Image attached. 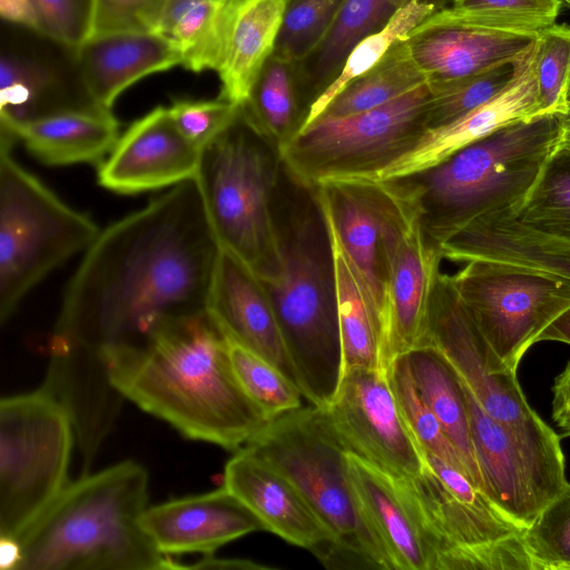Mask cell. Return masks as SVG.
<instances>
[{"label":"cell","instance_id":"obj_1","mask_svg":"<svg viewBox=\"0 0 570 570\" xmlns=\"http://www.w3.org/2000/svg\"><path fill=\"white\" fill-rule=\"evenodd\" d=\"M85 252L63 294L41 386L92 410L118 396L107 354L144 345L170 320L206 312L219 244L191 179L110 224Z\"/></svg>","mask_w":570,"mask_h":570},{"label":"cell","instance_id":"obj_2","mask_svg":"<svg viewBox=\"0 0 570 570\" xmlns=\"http://www.w3.org/2000/svg\"><path fill=\"white\" fill-rule=\"evenodd\" d=\"M104 362L125 400L186 439L236 452L271 421L238 383L207 312L170 320L144 345Z\"/></svg>","mask_w":570,"mask_h":570},{"label":"cell","instance_id":"obj_3","mask_svg":"<svg viewBox=\"0 0 570 570\" xmlns=\"http://www.w3.org/2000/svg\"><path fill=\"white\" fill-rule=\"evenodd\" d=\"M273 210L277 258L257 276L272 301L304 397L324 407L344 374L328 224L316 188L298 183L283 164Z\"/></svg>","mask_w":570,"mask_h":570},{"label":"cell","instance_id":"obj_4","mask_svg":"<svg viewBox=\"0 0 570 570\" xmlns=\"http://www.w3.org/2000/svg\"><path fill=\"white\" fill-rule=\"evenodd\" d=\"M148 489L147 470L132 460L83 473L18 538L19 570L185 569L140 523Z\"/></svg>","mask_w":570,"mask_h":570},{"label":"cell","instance_id":"obj_5","mask_svg":"<svg viewBox=\"0 0 570 570\" xmlns=\"http://www.w3.org/2000/svg\"><path fill=\"white\" fill-rule=\"evenodd\" d=\"M561 115L507 124L423 171L393 179L441 246L478 217L513 206L530 191L560 145Z\"/></svg>","mask_w":570,"mask_h":570},{"label":"cell","instance_id":"obj_6","mask_svg":"<svg viewBox=\"0 0 570 570\" xmlns=\"http://www.w3.org/2000/svg\"><path fill=\"white\" fill-rule=\"evenodd\" d=\"M245 446L297 488L330 532L333 552L325 568L394 570L351 480L350 450L324 407L311 404L274 417Z\"/></svg>","mask_w":570,"mask_h":570},{"label":"cell","instance_id":"obj_7","mask_svg":"<svg viewBox=\"0 0 570 570\" xmlns=\"http://www.w3.org/2000/svg\"><path fill=\"white\" fill-rule=\"evenodd\" d=\"M282 171L278 149L259 136L242 112L200 153L195 177L219 244L256 275L277 258L274 196Z\"/></svg>","mask_w":570,"mask_h":570},{"label":"cell","instance_id":"obj_8","mask_svg":"<svg viewBox=\"0 0 570 570\" xmlns=\"http://www.w3.org/2000/svg\"><path fill=\"white\" fill-rule=\"evenodd\" d=\"M423 452V471L399 483L433 558V570H534L524 528L461 471Z\"/></svg>","mask_w":570,"mask_h":570},{"label":"cell","instance_id":"obj_9","mask_svg":"<svg viewBox=\"0 0 570 570\" xmlns=\"http://www.w3.org/2000/svg\"><path fill=\"white\" fill-rule=\"evenodd\" d=\"M0 144V322L51 271L98 237L94 219L60 199Z\"/></svg>","mask_w":570,"mask_h":570},{"label":"cell","instance_id":"obj_10","mask_svg":"<svg viewBox=\"0 0 570 570\" xmlns=\"http://www.w3.org/2000/svg\"><path fill=\"white\" fill-rule=\"evenodd\" d=\"M431 99L426 81L374 109L321 116L279 147L282 164L308 187L335 179H375L428 130Z\"/></svg>","mask_w":570,"mask_h":570},{"label":"cell","instance_id":"obj_11","mask_svg":"<svg viewBox=\"0 0 570 570\" xmlns=\"http://www.w3.org/2000/svg\"><path fill=\"white\" fill-rule=\"evenodd\" d=\"M68 411L39 387L0 402V535L19 538L67 485L73 440Z\"/></svg>","mask_w":570,"mask_h":570},{"label":"cell","instance_id":"obj_12","mask_svg":"<svg viewBox=\"0 0 570 570\" xmlns=\"http://www.w3.org/2000/svg\"><path fill=\"white\" fill-rule=\"evenodd\" d=\"M451 282L502 364L517 372L540 333L570 307V278L491 259H471Z\"/></svg>","mask_w":570,"mask_h":570},{"label":"cell","instance_id":"obj_13","mask_svg":"<svg viewBox=\"0 0 570 570\" xmlns=\"http://www.w3.org/2000/svg\"><path fill=\"white\" fill-rule=\"evenodd\" d=\"M363 180L377 216L386 263L385 354L424 344L428 314L440 274V247L423 232L414 206L393 180Z\"/></svg>","mask_w":570,"mask_h":570},{"label":"cell","instance_id":"obj_14","mask_svg":"<svg viewBox=\"0 0 570 570\" xmlns=\"http://www.w3.org/2000/svg\"><path fill=\"white\" fill-rule=\"evenodd\" d=\"M463 383L482 491L525 529L569 485L560 436L529 434L500 423Z\"/></svg>","mask_w":570,"mask_h":570},{"label":"cell","instance_id":"obj_15","mask_svg":"<svg viewBox=\"0 0 570 570\" xmlns=\"http://www.w3.org/2000/svg\"><path fill=\"white\" fill-rule=\"evenodd\" d=\"M436 347L454 366L484 411L500 423L529 434L554 431L529 405L517 377L483 337L449 274L440 272L432 293L423 345Z\"/></svg>","mask_w":570,"mask_h":570},{"label":"cell","instance_id":"obj_16","mask_svg":"<svg viewBox=\"0 0 570 570\" xmlns=\"http://www.w3.org/2000/svg\"><path fill=\"white\" fill-rule=\"evenodd\" d=\"M324 410L350 452L397 478L420 474L422 449L410 430L386 372L353 367Z\"/></svg>","mask_w":570,"mask_h":570},{"label":"cell","instance_id":"obj_17","mask_svg":"<svg viewBox=\"0 0 570 570\" xmlns=\"http://www.w3.org/2000/svg\"><path fill=\"white\" fill-rule=\"evenodd\" d=\"M36 36V35H35ZM8 38L0 55V137L18 126L60 111L97 107L90 99L76 63V50L56 42ZM99 108V107H98Z\"/></svg>","mask_w":570,"mask_h":570},{"label":"cell","instance_id":"obj_18","mask_svg":"<svg viewBox=\"0 0 570 570\" xmlns=\"http://www.w3.org/2000/svg\"><path fill=\"white\" fill-rule=\"evenodd\" d=\"M200 153L179 132L167 107L157 106L119 136L98 165L97 181L122 195L174 187L195 179Z\"/></svg>","mask_w":570,"mask_h":570},{"label":"cell","instance_id":"obj_19","mask_svg":"<svg viewBox=\"0 0 570 570\" xmlns=\"http://www.w3.org/2000/svg\"><path fill=\"white\" fill-rule=\"evenodd\" d=\"M537 37L538 33L473 24L444 8L423 20L405 41L428 81L434 82L460 79L514 62Z\"/></svg>","mask_w":570,"mask_h":570},{"label":"cell","instance_id":"obj_20","mask_svg":"<svg viewBox=\"0 0 570 570\" xmlns=\"http://www.w3.org/2000/svg\"><path fill=\"white\" fill-rule=\"evenodd\" d=\"M206 312L226 337L265 358L298 386L275 309L262 281L245 262L222 247Z\"/></svg>","mask_w":570,"mask_h":570},{"label":"cell","instance_id":"obj_21","mask_svg":"<svg viewBox=\"0 0 570 570\" xmlns=\"http://www.w3.org/2000/svg\"><path fill=\"white\" fill-rule=\"evenodd\" d=\"M224 485L263 522L265 530L311 551L326 567L333 539L297 488L253 449L234 452Z\"/></svg>","mask_w":570,"mask_h":570},{"label":"cell","instance_id":"obj_22","mask_svg":"<svg viewBox=\"0 0 570 570\" xmlns=\"http://www.w3.org/2000/svg\"><path fill=\"white\" fill-rule=\"evenodd\" d=\"M140 523L168 557L210 556L235 539L265 530L259 518L225 485L147 507Z\"/></svg>","mask_w":570,"mask_h":570},{"label":"cell","instance_id":"obj_23","mask_svg":"<svg viewBox=\"0 0 570 570\" xmlns=\"http://www.w3.org/2000/svg\"><path fill=\"white\" fill-rule=\"evenodd\" d=\"M534 43L515 61L513 78L504 89L465 116L425 130L415 145L386 166L375 180H393L423 171L507 124L540 116Z\"/></svg>","mask_w":570,"mask_h":570},{"label":"cell","instance_id":"obj_24","mask_svg":"<svg viewBox=\"0 0 570 570\" xmlns=\"http://www.w3.org/2000/svg\"><path fill=\"white\" fill-rule=\"evenodd\" d=\"M325 216L382 332L385 354L386 263L381 227L360 178L325 181L315 187Z\"/></svg>","mask_w":570,"mask_h":570},{"label":"cell","instance_id":"obj_25","mask_svg":"<svg viewBox=\"0 0 570 570\" xmlns=\"http://www.w3.org/2000/svg\"><path fill=\"white\" fill-rule=\"evenodd\" d=\"M76 63L92 102L111 110L130 86L180 66L181 58L166 35L117 32L89 36L76 50Z\"/></svg>","mask_w":570,"mask_h":570},{"label":"cell","instance_id":"obj_26","mask_svg":"<svg viewBox=\"0 0 570 570\" xmlns=\"http://www.w3.org/2000/svg\"><path fill=\"white\" fill-rule=\"evenodd\" d=\"M510 207L478 217L443 242L442 257L499 261L570 278V244L522 226Z\"/></svg>","mask_w":570,"mask_h":570},{"label":"cell","instance_id":"obj_27","mask_svg":"<svg viewBox=\"0 0 570 570\" xmlns=\"http://www.w3.org/2000/svg\"><path fill=\"white\" fill-rule=\"evenodd\" d=\"M119 121L111 110L85 108L60 111L24 122L0 142L21 141L49 166L96 164L105 160L119 138Z\"/></svg>","mask_w":570,"mask_h":570},{"label":"cell","instance_id":"obj_28","mask_svg":"<svg viewBox=\"0 0 570 570\" xmlns=\"http://www.w3.org/2000/svg\"><path fill=\"white\" fill-rule=\"evenodd\" d=\"M347 466L394 570H433L430 548L395 478L352 452L347 453Z\"/></svg>","mask_w":570,"mask_h":570},{"label":"cell","instance_id":"obj_29","mask_svg":"<svg viewBox=\"0 0 570 570\" xmlns=\"http://www.w3.org/2000/svg\"><path fill=\"white\" fill-rule=\"evenodd\" d=\"M288 0H243L217 73L219 98L243 106L274 53Z\"/></svg>","mask_w":570,"mask_h":570},{"label":"cell","instance_id":"obj_30","mask_svg":"<svg viewBox=\"0 0 570 570\" xmlns=\"http://www.w3.org/2000/svg\"><path fill=\"white\" fill-rule=\"evenodd\" d=\"M411 0H344L324 40L297 67L301 96L307 108L338 75L353 47L367 35L383 28L391 17ZM438 10L450 0H425Z\"/></svg>","mask_w":570,"mask_h":570},{"label":"cell","instance_id":"obj_31","mask_svg":"<svg viewBox=\"0 0 570 570\" xmlns=\"http://www.w3.org/2000/svg\"><path fill=\"white\" fill-rule=\"evenodd\" d=\"M403 355L419 393L459 452L471 482L482 491L462 377L450 361L432 345L417 346Z\"/></svg>","mask_w":570,"mask_h":570},{"label":"cell","instance_id":"obj_32","mask_svg":"<svg viewBox=\"0 0 570 570\" xmlns=\"http://www.w3.org/2000/svg\"><path fill=\"white\" fill-rule=\"evenodd\" d=\"M243 0H193L174 10L159 32L178 50L181 65L193 72L218 71Z\"/></svg>","mask_w":570,"mask_h":570},{"label":"cell","instance_id":"obj_33","mask_svg":"<svg viewBox=\"0 0 570 570\" xmlns=\"http://www.w3.org/2000/svg\"><path fill=\"white\" fill-rule=\"evenodd\" d=\"M240 112L259 136L279 149L296 134L306 114L296 65L272 55Z\"/></svg>","mask_w":570,"mask_h":570},{"label":"cell","instance_id":"obj_34","mask_svg":"<svg viewBox=\"0 0 570 570\" xmlns=\"http://www.w3.org/2000/svg\"><path fill=\"white\" fill-rule=\"evenodd\" d=\"M327 224L335 265L344 372L353 367H368L387 373L382 332L377 318L356 281L328 220Z\"/></svg>","mask_w":570,"mask_h":570},{"label":"cell","instance_id":"obj_35","mask_svg":"<svg viewBox=\"0 0 570 570\" xmlns=\"http://www.w3.org/2000/svg\"><path fill=\"white\" fill-rule=\"evenodd\" d=\"M405 39L395 43L370 71L348 83L321 116L342 117L374 109L426 82Z\"/></svg>","mask_w":570,"mask_h":570},{"label":"cell","instance_id":"obj_36","mask_svg":"<svg viewBox=\"0 0 570 570\" xmlns=\"http://www.w3.org/2000/svg\"><path fill=\"white\" fill-rule=\"evenodd\" d=\"M436 11L438 8L425 0H411L383 28L360 40L348 52L338 75L311 104L299 129L320 117L348 83L370 71L395 43Z\"/></svg>","mask_w":570,"mask_h":570},{"label":"cell","instance_id":"obj_37","mask_svg":"<svg viewBox=\"0 0 570 570\" xmlns=\"http://www.w3.org/2000/svg\"><path fill=\"white\" fill-rule=\"evenodd\" d=\"M510 212L522 226L570 244L569 147H557L530 191Z\"/></svg>","mask_w":570,"mask_h":570},{"label":"cell","instance_id":"obj_38","mask_svg":"<svg viewBox=\"0 0 570 570\" xmlns=\"http://www.w3.org/2000/svg\"><path fill=\"white\" fill-rule=\"evenodd\" d=\"M226 341L238 383L268 420L302 407V391L277 367L239 343Z\"/></svg>","mask_w":570,"mask_h":570},{"label":"cell","instance_id":"obj_39","mask_svg":"<svg viewBox=\"0 0 570 570\" xmlns=\"http://www.w3.org/2000/svg\"><path fill=\"white\" fill-rule=\"evenodd\" d=\"M387 376L403 416L422 451L440 458L470 480L459 452L419 393L403 354L393 360Z\"/></svg>","mask_w":570,"mask_h":570},{"label":"cell","instance_id":"obj_40","mask_svg":"<svg viewBox=\"0 0 570 570\" xmlns=\"http://www.w3.org/2000/svg\"><path fill=\"white\" fill-rule=\"evenodd\" d=\"M515 61L460 79L429 81L432 99L428 129L448 125L497 96L513 78Z\"/></svg>","mask_w":570,"mask_h":570},{"label":"cell","instance_id":"obj_41","mask_svg":"<svg viewBox=\"0 0 570 570\" xmlns=\"http://www.w3.org/2000/svg\"><path fill=\"white\" fill-rule=\"evenodd\" d=\"M561 0H453L451 11L460 19L485 28L539 33L556 23Z\"/></svg>","mask_w":570,"mask_h":570},{"label":"cell","instance_id":"obj_42","mask_svg":"<svg viewBox=\"0 0 570 570\" xmlns=\"http://www.w3.org/2000/svg\"><path fill=\"white\" fill-rule=\"evenodd\" d=\"M533 67L539 114L566 115L570 88V26L554 23L538 33Z\"/></svg>","mask_w":570,"mask_h":570},{"label":"cell","instance_id":"obj_43","mask_svg":"<svg viewBox=\"0 0 570 570\" xmlns=\"http://www.w3.org/2000/svg\"><path fill=\"white\" fill-rule=\"evenodd\" d=\"M344 0H288L274 53L298 65L324 40Z\"/></svg>","mask_w":570,"mask_h":570},{"label":"cell","instance_id":"obj_44","mask_svg":"<svg viewBox=\"0 0 570 570\" xmlns=\"http://www.w3.org/2000/svg\"><path fill=\"white\" fill-rule=\"evenodd\" d=\"M534 570H570V483L524 529Z\"/></svg>","mask_w":570,"mask_h":570},{"label":"cell","instance_id":"obj_45","mask_svg":"<svg viewBox=\"0 0 570 570\" xmlns=\"http://www.w3.org/2000/svg\"><path fill=\"white\" fill-rule=\"evenodd\" d=\"M179 132L195 147L203 149L240 115V106L223 98H175L167 107Z\"/></svg>","mask_w":570,"mask_h":570},{"label":"cell","instance_id":"obj_46","mask_svg":"<svg viewBox=\"0 0 570 570\" xmlns=\"http://www.w3.org/2000/svg\"><path fill=\"white\" fill-rule=\"evenodd\" d=\"M164 3L165 0H94L89 36L158 32Z\"/></svg>","mask_w":570,"mask_h":570},{"label":"cell","instance_id":"obj_47","mask_svg":"<svg viewBox=\"0 0 570 570\" xmlns=\"http://www.w3.org/2000/svg\"><path fill=\"white\" fill-rule=\"evenodd\" d=\"M39 32L73 50L90 33L94 0H31Z\"/></svg>","mask_w":570,"mask_h":570},{"label":"cell","instance_id":"obj_48","mask_svg":"<svg viewBox=\"0 0 570 570\" xmlns=\"http://www.w3.org/2000/svg\"><path fill=\"white\" fill-rule=\"evenodd\" d=\"M552 393L553 421L563 431L562 436H570V361L554 379Z\"/></svg>","mask_w":570,"mask_h":570},{"label":"cell","instance_id":"obj_49","mask_svg":"<svg viewBox=\"0 0 570 570\" xmlns=\"http://www.w3.org/2000/svg\"><path fill=\"white\" fill-rule=\"evenodd\" d=\"M0 16L8 24L39 31V19L31 0H0Z\"/></svg>","mask_w":570,"mask_h":570},{"label":"cell","instance_id":"obj_50","mask_svg":"<svg viewBox=\"0 0 570 570\" xmlns=\"http://www.w3.org/2000/svg\"><path fill=\"white\" fill-rule=\"evenodd\" d=\"M185 569H199V570H262L268 569L265 566L255 563L250 560L244 559H225L217 558L214 554L203 556L196 562L191 564H185Z\"/></svg>","mask_w":570,"mask_h":570},{"label":"cell","instance_id":"obj_51","mask_svg":"<svg viewBox=\"0 0 570 570\" xmlns=\"http://www.w3.org/2000/svg\"><path fill=\"white\" fill-rule=\"evenodd\" d=\"M22 548L18 538L0 535V569L19 570Z\"/></svg>","mask_w":570,"mask_h":570},{"label":"cell","instance_id":"obj_52","mask_svg":"<svg viewBox=\"0 0 570 570\" xmlns=\"http://www.w3.org/2000/svg\"><path fill=\"white\" fill-rule=\"evenodd\" d=\"M542 341H558L570 345V307L540 333L537 343Z\"/></svg>","mask_w":570,"mask_h":570},{"label":"cell","instance_id":"obj_53","mask_svg":"<svg viewBox=\"0 0 570 570\" xmlns=\"http://www.w3.org/2000/svg\"><path fill=\"white\" fill-rule=\"evenodd\" d=\"M193 0H165V3H164V14H163V19H161V22H160V26H159V29L163 24V22L165 21V19L174 11L176 10L177 8L190 2ZM159 29H158V32H159Z\"/></svg>","mask_w":570,"mask_h":570},{"label":"cell","instance_id":"obj_54","mask_svg":"<svg viewBox=\"0 0 570 570\" xmlns=\"http://www.w3.org/2000/svg\"><path fill=\"white\" fill-rule=\"evenodd\" d=\"M560 146L570 148V120H567L563 118H562V136H561Z\"/></svg>","mask_w":570,"mask_h":570},{"label":"cell","instance_id":"obj_55","mask_svg":"<svg viewBox=\"0 0 570 570\" xmlns=\"http://www.w3.org/2000/svg\"><path fill=\"white\" fill-rule=\"evenodd\" d=\"M563 119L570 120V88L568 91V112L561 116Z\"/></svg>","mask_w":570,"mask_h":570},{"label":"cell","instance_id":"obj_56","mask_svg":"<svg viewBox=\"0 0 570 570\" xmlns=\"http://www.w3.org/2000/svg\"><path fill=\"white\" fill-rule=\"evenodd\" d=\"M562 3H564L566 6L570 7V0H561Z\"/></svg>","mask_w":570,"mask_h":570}]
</instances>
